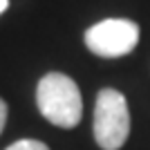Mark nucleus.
I'll return each instance as SVG.
<instances>
[{"mask_svg":"<svg viewBox=\"0 0 150 150\" xmlns=\"http://www.w3.org/2000/svg\"><path fill=\"white\" fill-rule=\"evenodd\" d=\"M36 105L43 119L58 128H76L83 117L81 90L63 72H47L36 85Z\"/></svg>","mask_w":150,"mask_h":150,"instance_id":"f257e3e1","label":"nucleus"},{"mask_svg":"<svg viewBox=\"0 0 150 150\" xmlns=\"http://www.w3.org/2000/svg\"><path fill=\"white\" fill-rule=\"evenodd\" d=\"M94 141L101 150H119L130 134V110L125 96L114 88H103L94 103Z\"/></svg>","mask_w":150,"mask_h":150,"instance_id":"f03ea898","label":"nucleus"},{"mask_svg":"<svg viewBox=\"0 0 150 150\" xmlns=\"http://www.w3.org/2000/svg\"><path fill=\"white\" fill-rule=\"evenodd\" d=\"M139 25L128 18H105L94 23L85 31V47L94 56L101 58H121L128 56L139 43Z\"/></svg>","mask_w":150,"mask_h":150,"instance_id":"7ed1b4c3","label":"nucleus"},{"mask_svg":"<svg viewBox=\"0 0 150 150\" xmlns=\"http://www.w3.org/2000/svg\"><path fill=\"white\" fill-rule=\"evenodd\" d=\"M5 150H50V146L38 141V139H18Z\"/></svg>","mask_w":150,"mask_h":150,"instance_id":"20e7f679","label":"nucleus"},{"mask_svg":"<svg viewBox=\"0 0 150 150\" xmlns=\"http://www.w3.org/2000/svg\"><path fill=\"white\" fill-rule=\"evenodd\" d=\"M7 114H9V108H7L5 101L0 99V134H2V130H5V125H7Z\"/></svg>","mask_w":150,"mask_h":150,"instance_id":"39448f33","label":"nucleus"},{"mask_svg":"<svg viewBox=\"0 0 150 150\" xmlns=\"http://www.w3.org/2000/svg\"><path fill=\"white\" fill-rule=\"evenodd\" d=\"M7 7H9V0H0V13H5Z\"/></svg>","mask_w":150,"mask_h":150,"instance_id":"423d86ee","label":"nucleus"}]
</instances>
